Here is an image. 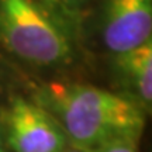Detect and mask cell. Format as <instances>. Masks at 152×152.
Segmentation results:
<instances>
[{
    "mask_svg": "<svg viewBox=\"0 0 152 152\" xmlns=\"http://www.w3.org/2000/svg\"><path fill=\"white\" fill-rule=\"evenodd\" d=\"M6 142L13 152H65L68 137L48 110L14 97L3 113Z\"/></svg>",
    "mask_w": 152,
    "mask_h": 152,
    "instance_id": "3",
    "label": "cell"
},
{
    "mask_svg": "<svg viewBox=\"0 0 152 152\" xmlns=\"http://www.w3.org/2000/svg\"><path fill=\"white\" fill-rule=\"evenodd\" d=\"M138 140L134 137H120L104 142L90 152H138Z\"/></svg>",
    "mask_w": 152,
    "mask_h": 152,
    "instance_id": "7",
    "label": "cell"
},
{
    "mask_svg": "<svg viewBox=\"0 0 152 152\" xmlns=\"http://www.w3.org/2000/svg\"><path fill=\"white\" fill-rule=\"evenodd\" d=\"M115 65L135 89L142 106L152 102V39L135 48L115 54Z\"/></svg>",
    "mask_w": 152,
    "mask_h": 152,
    "instance_id": "5",
    "label": "cell"
},
{
    "mask_svg": "<svg viewBox=\"0 0 152 152\" xmlns=\"http://www.w3.org/2000/svg\"><path fill=\"white\" fill-rule=\"evenodd\" d=\"M65 152H86V151H83V149H79V148H75V149H72V151H65Z\"/></svg>",
    "mask_w": 152,
    "mask_h": 152,
    "instance_id": "9",
    "label": "cell"
},
{
    "mask_svg": "<svg viewBox=\"0 0 152 152\" xmlns=\"http://www.w3.org/2000/svg\"><path fill=\"white\" fill-rule=\"evenodd\" d=\"M87 1L89 0H42L41 3L62 23H66L68 20H79Z\"/></svg>",
    "mask_w": 152,
    "mask_h": 152,
    "instance_id": "6",
    "label": "cell"
},
{
    "mask_svg": "<svg viewBox=\"0 0 152 152\" xmlns=\"http://www.w3.org/2000/svg\"><path fill=\"white\" fill-rule=\"evenodd\" d=\"M42 102L62 125L68 141L83 151L120 137L140 138L145 127L142 104L90 85L49 83L42 90Z\"/></svg>",
    "mask_w": 152,
    "mask_h": 152,
    "instance_id": "1",
    "label": "cell"
},
{
    "mask_svg": "<svg viewBox=\"0 0 152 152\" xmlns=\"http://www.w3.org/2000/svg\"><path fill=\"white\" fill-rule=\"evenodd\" d=\"M102 37L110 52L121 54L152 39V0H107Z\"/></svg>",
    "mask_w": 152,
    "mask_h": 152,
    "instance_id": "4",
    "label": "cell"
},
{
    "mask_svg": "<svg viewBox=\"0 0 152 152\" xmlns=\"http://www.w3.org/2000/svg\"><path fill=\"white\" fill-rule=\"evenodd\" d=\"M0 152H7V151H6V147L3 145V140H1V135H0Z\"/></svg>",
    "mask_w": 152,
    "mask_h": 152,
    "instance_id": "8",
    "label": "cell"
},
{
    "mask_svg": "<svg viewBox=\"0 0 152 152\" xmlns=\"http://www.w3.org/2000/svg\"><path fill=\"white\" fill-rule=\"evenodd\" d=\"M0 42L41 66L66 65L75 56L65 23L37 0H0Z\"/></svg>",
    "mask_w": 152,
    "mask_h": 152,
    "instance_id": "2",
    "label": "cell"
}]
</instances>
